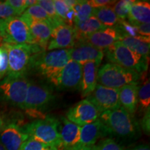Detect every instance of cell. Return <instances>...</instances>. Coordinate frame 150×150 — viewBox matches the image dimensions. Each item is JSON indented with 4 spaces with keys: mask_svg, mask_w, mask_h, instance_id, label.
I'll return each instance as SVG.
<instances>
[{
    "mask_svg": "<svg viewBox=\"0 0 150 150\" xmlns=\"http://www.w3.org/2000/svg\"><path fill=\"white\" fill-rule=\"evenodd\" d=\"M8 54V68L6 75L13 77L27 76L30 71L33 56L45 51L36 45H12L2 43Z\"/></svg>",
    "mask_w": 150,
    "mask_h": 150,
    "instance_id": "3",
    "label": "cell"
},
{
    "mask_svg": "<svg viewBox=\"0 0 150 150\" xmlns=\"http://www.w3.org/2000/svg\"><path fill=\"white\" fill-rule=\"evenodd\" d=\"M37 4L45 11V12L50 16V18L52 19L54 23V27L60 23L64 22L57 16L55 7H54V1H52V0H38Z\"/></svg>",
    "mask_w": 150,
    "mask_h": 150,
    "instance_id": "28",
    "label": "cell"
},
{
    "mask_svg": "<svg viewBox=\"0 0 150 150\" xmlns=\"http://www.w3.org/2000/svg\"><path fill=\"white\" fill-rule=\"evenodd\" d=\"M138 108L140 112L150 109V83L148 79L139 88L138 93Z\"/></svg>",
    "mask_w": 150,
    "mask_h": 150,
    "instance_id": "26",
    "label": "cell"
},
{
    "mask_svg": "<svg viewBox=\"0 0 150 150\" xmlns=\"http://www.w3.org/2000/svg\"><path fill=\"white\" fill-rule=\"evenodd\" d=\"M21 150H60L57 147L50 146L42 142L35 141L34 140L29 138L24 143Z\"/></svg>",
    "mask_w": 150,
    "mask_h": 150,
    "instance_id": "31",
    "label": "cell"
},
{
    "mask_svg": "<svg viewBox=\"0 0 150 150\" xmlns=\"http://www.w3.org/2000/svg\"><path fill=\"white\" fill-rule=\"evenodd\" d=\"M29 81L27 76L6 75L0 80V101L22 109Z\"/></svg>",
    "mask_w": 150,
    "mask_h": 150,
    "instance_id": "7",
    "label": "cell"
},
{
    "mask_svg": "<svg viewBox=\"0 0 150 150\" xmlns=\"http://www.w3.org/2000/svg\"><path fill=\"white\" fill-rule=\"evenodd\" d=\"M4 120L2 119V117H1V114H0V131H1V129H3L4 126Z\"/></svg>",
    "mask_w": 150,
    "mask_h": 150,
    "instance_id": "43",
    "label": "cell"
},
{
    "mask_svg": "<svg viewBox=\"0 0 150 150\" xmlns=\"http://www.w3.org/2000/svg\"><path fill=\"white\" fill-rule=\"evenodd\" d=\"M96 150H124V148L113 138H107L99 142L96 145Z\"/></svg>",
    "mask_w": 150,
    "mask_h": 150,
    "instance_id": "32",
    "label": "cell"
},
{
    "mask_svg": "<svg viewBox=\"0 0 150 150\" xmlns=\"http://www.w3.org/2000/svg\"><path fill=\"white\" fill-rule=\"evenodd\" d=\"M5 1L16 11L19 16H22L27 8L26 0H7Z\"/></svg>",
    "mask_w": 150,
    "mask_h": 150,
    "instance_id": "36",
    "label": "cell"
},
{
    "mask_svg": "<svg viewBox=\"0 0 150 150\" xmlns=\"http://www.w3.org/2000/svg\"><path fill=\"white\" fill-rule=\"evenodd\" d=\"M60 122L54 117H47L28 123L24 127L29 138L58 149L62 148L59 134Z\"/></svg>",
    "mask_w": 150,
    "mask_h": 150,
    "instance_id": "4",
    "label": "cell"
},
{
    "mask_svg": "<svg viewBox=\"0 0 150 150\" xmlns=\"http://www.w3.org/2000/svg\"><path fill=\"white\" fill-rule=\"evenodd\" d=\"M122 33V32L117 27H106L104 29L87 35L76 42H86L95 47L104 51L105 50L119 41Z\"/></svg>",
    "mask_w": 150,
    "mask_h": 150,
    "instance_id": "15",
    "label": "cell"
},
{
    "mask_svg": "<svg viewBox=\"0 0 150 150\" xmlns=\"http://www.w3.org/2000/svg\"><path fill=\"white\" fill-rule=\"evenodd\" d=\"M100 63V62L91 61L83 65L82 79L79 88L83 97L89 96L96 88L97 72Z\"/></svg>",
    "mask_w": 150,
    "mask_h": 150,
    "instance_id": "20",
    "label": "cell"
},
{
    "mask_svg": "<svg viewBox=\"0 0 150 150\" xmlns=\"http://www.w3.org/2000/svg\"><path fill=\"white\" fill-rule=\"evenodd\" d=\"M140 73L108 63L99 68L97 82L103 86L120 89L129 84H138Z\"/></svg>",
    "mask_w": 150,
    "mask_h": 150,
    "instance_id": "6",
    "label": "cell"
},
{
    "mask_svg": "<svg viewBox=\"0 0 150 150\" xmlns=\"http://www.w3.org/2000/svg\"><path fill=\"white\" fill-rule=\"evenodd\" d=\"M54 4L57 16L65 22L71 8L66 3L65 0H54Z\"/></svg>",
    "mask_w": 150,
    "mask_h": 150,
    "instance_id": "33",
    "label": "cell"
},
{
    "mask_svg": "<svg viewBox=\"0 0 150 150\" xmlns=\"http://www.w3.org/2000/svg\"><path fill=\"white\" fill-rule=\"evenodd\" d=\"M53 92L47 86L29 81L22 109L27 112L38 111L47 107L53 102Z\"/></svg>",
    "mask_w": 150,
    "mask_h": 150,
    "instance_id": "9",
    "label": "cell"
},
{
    "mask_svg": "<svg viewBox=\"0 0 150 150\" xmlns=\"http://www.w3.org/2000/svg\"><path fill=\"white\" fill-rule=\"evenodd\" d=\"M83 65L70 59L61 72L51 82L58 89H79Z\"/></svg>",
    "mask_w": 150,
    "mask_h": 150,
    "instance_id": "11",
    "label": "cell"
},
{
    "mask_svg": "<svg viewBox=\"0 0 150 150\" xmlns=\"http://www.w3.org/2000/svg\"><path fill=\"white\" fill-rule=\"evenodd\" d=\"M28 139L23 128L14 122L4 125L0 131V142L6 150H21Z\"/></svg>",
    "mask_w": 150,
    "mask_h": 150,
    "instance_id": "14",
    "label": "cell"
},
{
    "mask_svg": "<svg viewBox=\"0 0 150 150\" xmlns=\"http://www.w3.org/2000/svg\"><path fill=\"white\" fill-rule=\"evenodd\" d=\"M70 49L38 52L33 56L29 72L33 71L51 83L70 59Z\"/></svg>",
    "mask_w": 150,
    "mask_h": 150,
    "instance_id": "2",
    "label": "cell"
},
{
    "mask_svg": "<svg viewBox=\"0 0 150 150\" xmlns=\"http://www.w3.org/2000/svg\"><path fill=\"white\" fill-rule=\"evenodd\" d=\"M136 27L137 33L138 35L143 37L150 36V25L149 24H140L134 25Z\"/></svg>",
    "mask_w": 150,
    "mask_h": 150,
    "instance_id": "39",
    "label": "cell"
},
{
    "mask_svg": "<svg viewBox=\"0 0 150 150\" xmlns=\"http://www.w3.org/2000/svg\"><path fill=\"white\" fill-rule=\"evenodd\" d=\"M99 115L95 106L87 99H84L67 110L66 118L75 125L83 127L96 121Z\"/></svg>",
    "mask_w": 150,
    "mask_h": 150,
    "instance_id": "12",
    "label": "cell"
},
{
    "mask_svg": "<svg viewBox=\"0 0 150 150\" xmlns=\"http://www.w3.org/2000/svg\"><path fill=\"white\" fill-rule=\"evenodd\" d=\"M22 15L33 20L47 22L54 27V23L52 19L50 18L45 11L38 4L27 8Z\"/></svg>",
    "mask_w": 150,
    "mask_h": 150,
    "instance_id": "27",
    "label": "cell"
},
{
    "mask_svg": "<svg viewBox=\"0 0 150 150\" xmlns=\"http://www.w3.org/2000/svg\"><path fill=\"white\" fill-rule=\"evenodd\" d=\"M74 26L75 33H76V42L87 35L106 28L94 16L90 17L84 21L75 22Z\"/></svg>",
    "mask_w": 150,
    "mask_h": 150,
    "instance_id": "24",
    "label": "cell"
},
{
    "mask_svg": "<svg viewBox=\"0 0 150 150\" xmlns=\"http://www.w3.org/2000/svg\"><path fill=\"white\" fill-rule=\"evenodd\" d=\"M93 16L106 27H116L119 25L120 20L116 16L111 6L93 8Z\"/></svg>",
    "mask_w": 150,
    "mask_h": 150,
    "instance_id": "25",
    "label": "cell"
},
{
    "mask_svg": "<svg viewBox=\"0 0 150 150\" xmlns=\"http://www.w3.org/2000/svg\"><path fill=\"white\" fill-rule=\"evenodd\" d=\"M108 136L106 127L98 119L89 125L81 127L80 138L78 145L91 146L95 145L99 138Z\"/></svg>",
    "mask_w": 150,
    "mask_h": 150,
    "instance_id": "18",
    "label": "cell"
},
{
    "mask_svg": "<svg viewBox=\"0 0 150 150\" xmlns=\"http://www.w3.org/2000/svg\"><path fill=\"white\" fill-rule=\"evenodd\" d=\"M0 150H6L5 149V147L3 146L2 144L1 143V142H0Z\"/></svg>",
    "mask_w": 150,
    "mask_h": 150,
    "instance_id": "44",
    "label": "cell"
},
{
    "mask_svg": "<svg viewBox=\"0 0 150 150\" xmlns=\"http://www.w3.org/2000/svg\"><path fill=\"white\" fill-rule=\"evenodd\" d=\"M1 39L8 44L35 45L29 27L21 16L1 20Z\"/></svg>",
    "mask_w": 150,
    "mask_h": 150,
    "instance_id": "8",
    "label": "cell"
},
{
    "mask_svg": "<svg viewBox=\"0 0 150 150\" xmlns=\"http://www.w3.org/2000/svg\"><path fill=\"white\" fill-rule=\"evenodd\" d=\"M70 59L83 65L91 61L102 62L104 56L103 50L97 49L86 42H78L70 49Z\"/></svg>",
    "mask_w": 150,
    "mask_h": 150,
    "instance_id": "16",
    "label": "cell"
},
{
    "mask_svg": "<svg viewBox=\"0 0 150 150\" xmlns=\"http://www.w3.org/2000/svg\"><path fill=\"white\" fill-rule=\"evenodd\" d=\"M76 44V33L74 27L68 24L60 23L54 26L47 50H69Z\"/></svg>",
    "mask_w": 150,
    "mask_h": 150,
    "instance_id": "13",
    "label": "cell"
},
{
    "mask_svg": "<svg viewBox=\"0 0 150 150\" xmlns=\"http://www.w3.org/2000/svg\"><path fill=\"white\" fill-rule=\"evenodd\" d=\"M0 40H1V20H0Z\"/></svg>",
    "mask_w": 150,
    "mask_h": 150,
    "instance_id": "45",
    "label": "cell"
},
{
    "mask_svg": "<svg viewBox=\"0 0 150 150\" xmlns=\"http://www.w3.org/2000/svg\"><path fill=\"white\" fill-rule=\"evenodd\" d=\"M99 119L106 127L108 136H114L125 142L136 140L140 136V125L134 115H131L121 106L101 112Z\"/></svg>",
    "mask_w": 150,
    "mask_h": 150,
    "instance_id": "1",
    "label": "cell"
},
{
    "mask_svg": "<svg viewBox=\"0 0 150 150\" xmlns=\"http://www.w3.org/2000/svg\"><path fill=\"white\" fill-rule=\"evenodd\" d=\"M21 17L29 27L35 45L45 51L51 37L53 27L47 22L33 20L23 15Z\"/></svg>",
    "mask_w": 150,
    "mask_h": 150,
    "instance_id": "17",
    "label": "cell"
},
{
    "mask_svg": "<svg viewBox=\"0 0 150 150\" xmlns=\"http://www.w3.org/2000/svg\"><path fill=\"white\" fill-rule=\"evenodd\" d=\"M134 1V0H121L116 1L115 5L113 4L112 8L120 20H125L128 17L129 10Z\"/></svg>",
    "mask_w": 150,
    "mask_h": 150,
    "instance_id": "29",
    "label": "cell"
},
{
    "mask_svg": "<svg viewBox=\"0 0 150 150\" xmlns=\"http://www.w3.org/2000/svg\"><path fill=\"white\" fill-rule=\"evenodd\" d=\"M149 38V37H143L140 35L131 37L122 33L118 42L135 53L143 57L149 58L150 51Z\"/></svg>",
    "mask_w": 150,
    "mask_h": 150,
    "instance_id": "22",
    "label": "cell"
},
{
    "mask_svg": "<svg viewBox=\"0 0 150 150\" xmlns=\"http://www.w3.org/2000/svg\"><path fill=\"white\" fill-rule=\"evenodd\" d=\"M129 22L132 25L149 24L150 4L147 1H134L129 10Z\"/></svg>",
    "mask_w": 150,
    "mask_h": 150,
    "instance_id": "23",
    "label": "cell"
},
{
    "mask_svg": "<svg viewBox=\"0 0 150 150\" xmlns=\"http://www.w3.org/2000/svg\"><path fill=\"white\" fill-rule=\"evenodd\" d=\"M38 0H26V4H27V8H29L30 6H32L36 4Z\"/></svg>",
    "mask_w": 150,
    "mask_h": 150,
    "instance_id": "42",
    "label": "cell"
},
{
    "mask_svg": "<svg viewBox=\"0 0 150 150\" xmlns=\"http://www.w3.org/2000/svg\"><path fill=\"white\" fill-rule=\"evenodd\" d=\"M8 68V54L2 45H0V80L6 75Z\"/></svg>",
    "mask_w": 150,
    "mask_h": 150,
    "instance_id": "34",
    "label": "cell"
},
{
    "mask_svg": "<svg viewBox=\"0 0 150 150\" xmlns=\"http://www.w3.org/2000/svg\"><path fill=\"white\" fill-rule=\"evenodd\" d=\"M64 150H96V145H91V146H85L76 145L74 147L68 148V149Z\"/></svg>",
    "mask_w": 150,
    "mask_h": 150,
    "instance_id": "40",
    "label": "cell"
},
{
    "mask_svg": "<svg viewBox=\"0 0 150 150\" xmlns=\"http://www.w3.org/2000/svg\"><path fill=\"white\" fill-rule=\"evenodd\" d=\"M138 84H129L119 89V101L120 106L131 115H134L138 109Z\"/></svg>",
    "mask_w": 150,
    "mask_h": 150,
    "instance_id": "21",
    "label": "cell"
},
{
    "mask_svg": "<svg viewBox=\"0 0 150 150\" xmlns=\"http://www.w3.org/2000/svg\"><path fill=\"white\" fill-rule=\"evenodd\" d=\"M93 8H92L87 1H81L79 8L78 9L77 13L75 17L74 24L75 22H81L87 20L93 16Z\"/></svg>",
    "mask_w": 150,
    "mask_h": 150,
    "instance_id": "30",
    "label": "cell"
},
{
    "mask_svg": "<svg viewBox=\"0 0 150 150\" xmlns=\"http://www.w3.org/2000/svg\"><path fill=\"white\" fill-rule=\"evenodd\" d=\"M80 132L81 127L69 121L66 117H62L61 123L59 125V134L62 148L66 149L78 145Z\"/></svg>",
    "mask_w": 150,
    "mask_h": 150,
    "instance_id": "19",
    "label": "cell"
},
{
    "mask_svg": "<svg viewBox=\"0 0 150 150\" xmlns=\"http://www.w3.org/2000/svg\"><path fill=\"white\" fill-rule=\"evenodd\" d=\"M16 16H19L18 14L12 7L5 1H0V20H6Z\"/></svg>",
    "mask_w": 150,
    "mask_h": 150,
    "instance_id": "35",
    "label": "cell"
},
{
    "mask_svg": "<svg viewBox=\"0 0 150 150\" xmlns=\"http://www.w3.org/2000/svg\"><path fill=\"white\" fill-rule=\"evenodd\" d=\"M87 1L93 8H98L106 6H110L116 2V1H110V0H91Z\"/></svg>",
    "mask_w": 150,
    "mask_h": 150,
    "instance_id": "38",
    "label": "cell"
},
{
    "mask_svg": "<svg viewBox=\"0 0 150 150\" xmlns=\"http://www.w3.org/2000/svg\"><path fill=\"white\" fill-rule=\"evenodd\" d=\"M104 52L106 59L112 64L140 74L147 70L148 58L132 52L118 41Z\"/></svg>",
    "mask_w": 150,
    "mask_h": 150,
    "instance_id": "5",
    "label": "cell"
},
{
    "mask_svg": "<svg viewBox=\"0 0 150 150\" xmlns=\"http://www.w3.org/2000/svg\"><path fill=\"white\" fill-rule=\"evenodd\" d=\"M140 127L142 131L147 135H149L150 133V109H148L145 112L143 117L142 118Z\"/></svg>",
    "mask_w": 150,
    "mask_h": 150,
    "instance_id": "37",
    "label": "cell"
},
{
    "mask_svg": "<svg viewBox=\"0 0 150 150\" xmlns=\"http://www.w3.org/2000/svg\"><path fill=\"white\" fill-rule=\"evenodd\" d=\"M86 99L95 106L99 113L120 107L119 89L105 87L100 84H97L94 91Z\"/></svg>",
    "mask_w": 150,
    "mask_h": 150,
    "instance_id": "10",
    "label": "cell"
},
{
    "mask_svg": "<svg viewBox=\"0 0 150 150\" xmlns=\"http://www.w3.org/2000/svg\"><path fill=\"white\" fill-rule=\"evenodd\" d=\"M129 150H150V148L148 145H139Z\"/></svg>",
    "mask_w": 150,
    "mask_h": 150,
    "instance_id": "41",
    "label": "cell"
}]
</instances>
